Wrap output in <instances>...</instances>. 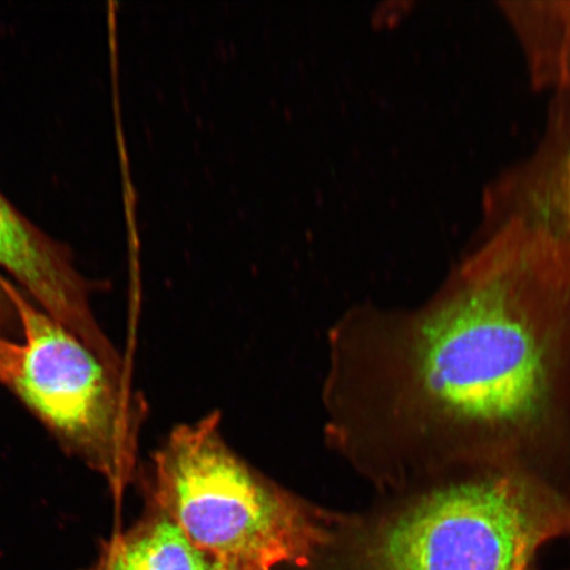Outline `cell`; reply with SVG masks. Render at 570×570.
I'll use <instances>...</instances> for the list:
<instances>
[{
	"label": "cell",
	"mask_w": 570,
	"mask_h": 570,
	"mask_svg": "<svg viewBox=\"0 0 570 570\" xmlns=\"http://www.w3.org/2000/svg\"><path fill=\"white\" fill-rule=\"evenodd\" d=\"M220 570V569H219Z\"/></svg>",
	"instance_id": "30bf717a"
},
{
	"label": "cell",
	"mask_w": 570,
	"mask_h": 570,
	"mask_svg": "<svg viewBox=\"0 0 570 570\" xmlns=\"http://www.w3.org/2000/svg\"><path fill=\"white\" fill-rule=\"evenodd\" d=\"M394 497L362 534L363 570H538L570 538V495L518 470H449Z\"/></svg>",
	"instance_id": "7a4b0ae2"
},
{
	"label": "cell",
	"mask_w": 570,
	"mask_h": 570,
	"mask_svg": "<svg viewBox=\"0 0 570 570\" xmlns=\"http://www.w3.org/2000/svg\"><path fill=\"white\" fill-rule=\"evenodd\" d=\"M570 570V569H569Z\"/></svg>",
	"instance_id": "8fae6325"
},
{
	"label": "cell",
	"mask_w": 570,
	"mask_h": 570,
	"mask_svg": "<svg viewBox=\"0 0 570 570\" xmlns=\"http://www.w3.org/2000/svg\"><path fill=\"white\" fill-rule=\"evenodd\" d=\"M332 341L330 430L380 489L502 468L570 495L569 246L479 230L430 301L355 311Z\"/></svg>",
	"instance_id": "6da1fadb"
},
{
	"label": "cell",
	"mask_w": 570,
	"mask_h": 570,
	"mask_svg": "<svg viewBox=\"0 0 570 570\" xmlns=\"http://www.w3.org/2000/svg\"><path fill=\"white\" fill-rule=\"evenodd\" d=\"M498 9L515 35L533 87L570 102V0H504Z\"/></svg>",
	"instance_id": "52a82bcc"
},
{
	"label": "cell",
	"mask_w": 570,
	"mask_h": 570,
	"mask_svg": "<svg viewBox=\"0 0 570 570\" xmlns=\"http://www.w3.org/2000/svg\"><path fill=\"white\" fill-rule=\"evenodd\" d=\"M510 223L570 247V102L551 99L538 146L483 190L479 230Z\"/></svg>",
	"instance_id": "8992f818"
},
{
	"label": "cell",
	"mask_w": 570,
	"mask_h": 570,
	"mask_svg": "<svg viewBox=\"0 0 570 570\" xmlns=\"http://www.w3.org/2000/svg\"><path fill=\"white\" fill-rule=\"evenodd\" d=\"M20 337H0V384L57 441L122 495L137 476L145 402L102 361L11 283Z\"/></svg>",
	"instance_id": "277c9868"
},
{
	"label": "cell",
	"mask_w": 570,
	"mask_h": 570,
	"mask_svg": "<svg viewBox=\"0 0 570 570\" xmlns=\"http://www.w3.org/2000/svg\"><path fill=\"white\" fill-rule=\"evenodd\" d=\"M0 267L36 305L80 338L111 373L125 374L122 358L91 311L90 285L69 248L36 226L2 194Z\"/></svg>",
	"instance_id": "5b68a950"
},
{
	"label": "cell",
	"mask_w": 570,
	"mask_h": 570,
	"mask_svg": "<svg viewBox=\"0 0 570 570\" xmlns=\"http://www.w3.org/2000/svg\"><path fill=\"white\" fill-rule=\"evenodd\" d=\"M89 570H219L173 520L153 509L105 543Z\"/></svg>",
	"instance_id": "ba28073f"
},
{
	"label": "cell",
	"mask_w": 570,
	"mask_h": 570,
	"mask_svg": "<svg viewBox=\"0 0 570 570\" xmlns=\"http://www.w3.org/2000/svg\"><path fill=\"white\" fill-rule=\"evenodd\" d=\"M0 337H20V320L11 295L10 282L0 276Z\"/></svg>",
	"instance_id": "9c48e42d"
},
{
	"label": "cell",
	"mask_w": 570,
	"mask_h": 570,
	"mask_svg": "<svg viewBox=\"0 0 570 570\" xmlns=\"http://www.w3.org/2000/svg\"><path fill=\"white\" fill-rule=\"evenodd\" d=\"M151 508L220 570L306 566L331 541L324 518L248 469L218 432V415L180 425L154 460Z\"/></svg>",
	"instance_id": "3957f363"
}]
</instances>
